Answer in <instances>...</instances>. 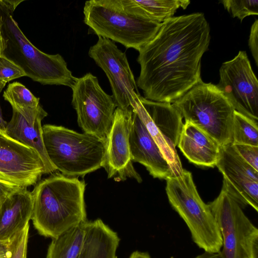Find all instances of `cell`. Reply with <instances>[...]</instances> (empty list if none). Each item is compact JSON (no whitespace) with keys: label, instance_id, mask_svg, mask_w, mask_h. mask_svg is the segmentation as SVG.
Here are the masks:
<instances>
[{"label":"cell","instance_id":"1","mask_svg":"<svg viewBox=\"0 0 258 258\" xmlns=\"http://www.w3.org/2000/svg\"><path fill=\"white\" fill-rule=\"evenodd\" d=\"M210 28L205 15L195 13L170 18L139 51L136 83L144 98L173 103L202 80L201 60L208 49Z\"/></svg>","mask_w":258,"mask_h":258},{"label":"cell","instance_id":"2","mask_svg":"<svg viewBox=\"0 0 258 258\" xmlns=\"http://www.w3.org/2000/svg\"><path fill=\"white\" fill-rule=\"evenodd\" d=\"M85 186V181L78 177L58 173L37 182L31 192V220L40 235L53 239L87 221Z\"/></svg>","mask_w":258,"mask_h":258},{"label":"cell","instance_id":"3","mask_svg":"<svg viewBox=\"0 0 258 258\" xmlns=\"http://www.w3.org/2000/svg\"><path fill=\"white\" fill-rule=\"evenodd\" d=\"M84 23L98 35L139 51L162 23L140 13L133 0H91L84 7Z\"/></svg>","mask_w":258,"mask_h":258},{"label":"cell","instance_id":"4","mask_svg":"<svg viewBox=\"0 0 258 258\" xmlns=\"http://www.w3.org/2000/svg\"><path fill=\"white\" fill-rule=\"evenodd\" d=\"M15 10L6 0H0V23L5 44L2 56L19 66L34 81L72 88L77 78L63 57L45 53L34 46L13 19Z\"/></svg>","mask_w":258,"mask_h":258},{"label":"cell","instance_id":"5","mask_svg":"<svg viewBox=\"0 0 258 258\" xmlns=\"http://www.w3.org/2000/svg\"><path fill=\"white\" fill-rule=\"evenodd\" d=\"M43 142L52 165L63 175L83 176L103 167L107 141L62 126H42Z\"/></svg>","mask_w":258,"mask_h":258},{"label":"cell","instance_id":"6","mask_svg":"<svg viewBox=\"0 0 258 258\" xmlns=\"http://www.w3.org/2000/svg\"><path fill=\"white\" fill-rule=\"evenodd\" d=\"M166 180L169 202L186 224L193 241L204 252H221L219 228L209 205L201 198L191 172L183 169L179 175Z\"/></svg>","mask_w":258,"mask_h":258},{"label":"cell","instance_id":"7","mask_svg":"<svg viewBox=\"0 0 258 258\" xmlns=\"http://www.w3.org/2000/svg\"><path fill=\"white\" fill-rule=\"evenodd\" d=\"M172 104L185 122L201 128L221 147L232 144L235 110L216 85L201 80Z\"/></svg>","mask_w":258,"mask_h":258},{"label":"cell","instance_id":"8","mask_svg":"<svg viewBox=\"0 0 258 258\" xmlns=\"http://www.w3.org/2000/svg\"><path fill=\"white\" fill-rule=\"evenodd\" d=\"M219 228L224 258H258V229L222 186L208 204Z\"/></svg>","mask_w":258,"mask_h":258},{"label":"cell","instance_id":"9","mask_svg":"<svg viewBox=\"0 0 258 258\" xmlns=\"http://www.w3.org/2000/svg\"><path fill=\"white\" fill-rule=\"evenodd\" d=\"M131 107L159 148L173 175L181 174L183 169L175 149L184 124L180 112L172 103L151 101L141 95Z\"/></svg>","mask_w":258,"mask_h":258},{"label":"cell","instance_id":"10","mask_svg":"<svg viewBox=\"0 0 258 258\" xmlns=\"http://www.w3.org/2000/svg\"><path fill=\"white\" fill-rule=\"evenodd\" d=\"M72 89L79 126L85 133L107 141L116 108L112 96L104 92L90 73L77 78Z\"/></svg>","mask_w":258,"mask_h":258},{"label":"cell","instance_id":"11","mask_svg":"<svg viewBox=\"0 0 258 258\" xmlns=\"http://www.w3.org/2000/svg\"><path fill=\"white\" fill-rule=\"evenodd\" d=\"M219 75L216 86L234 109L258 122V81L246 52L223 62Z\"/></svg>","mask_w":258,"mask_h":258},{"label":"cell","instance_id":"12","mask_svg":"<svg viewBox=\"0 0 258 258\" xmlns=\"http://www.w3.org/2000/svg\"><path fill=\"white\" fill-rule=\"evenodd\" d=\"M88 54L108 78L116 107L127 109L141 95L125 53L112 41L98 36Z\"/></svg>","mask_w":258,"mask_h":258},{"label":"cell","instance_id":"13","mask_svg":"<svg viewBox=\"0 0 258 258\" xmlns=\"http://www.w3.org/2000/svg\"><path fill=\"white\" fill-rule=\"evenodd\" d=\"M43 174L36 151L0 132V180L27 188L35 185Z\"/></svg>","mask_w":258,"mask_h":258},{"label":"cell","instance_id":"14","mask_svg":"<svg viewBox=\"0 0 258 258\" xmlns=\"http://www.w3.org/2000/svg\"><path fill=\"white\" fill-rule=\"evenodd\" d=\"M223 176V186L241 206L258 211V171L239 155L232 144L221 147L216 163Z\"/></svg>","mask_w":258,"mask_h":258},{"label":"cell","instance_id":"15","mask_svg":"<svg viewBox=\"0 0 258 258\" xmlns=\"http://www.w3.org/2000/svg\"><path fill=\"white\" fill-rule=\"evenodd\" d=\"M131 123V106L126 110L116 107L107 140L103 168L108 178L114 177L123 180L131 178L141 183L142 178L134 168L131 158L129 143Z\"/></svg>","mask_w":258,"mask_h":258},{"label":"cell","instance_id":"16","mask_svg":"<svg viewBox=\"0 0 258 258\" xmlns=\"http://www.w3.org/2000/svg\"><path fill=\"white\" fill-rule=\"evenodd\" d=\"M129 137L133 162L144 165L154 178L166 179L173 175L168 162L137 113L131 106Z\"/></svg>","mask_w":258,"mask_h":258},{"label":"cell","instance_id":"17","mask_svg":"<svg viewBox=\"0 0 258 258\" xmlns=\"http://www.w3.org/2000/svg\"><path fill=\"white\" fill-rule=\"evenodd\" d=\"M47 113L39 104L30 110L25 115L13 109L12 117L6 126V134L14 140L36 151L44 166V174L56 170L52 165L45 148L41 121Z\"/></svg>","mask_w":258,"mask_h":258},{"label":"cell","instance_id":"18","mask_svg":"<svg viewBox=\"0 0 258 258\" xmlns=\"http://www.w3.org/2000/svg\"><path fill=\"white\" fill-rule=\"evenodd\" d=\"M177 146L188 160L199 166L214 167L221 146L210 136L190 122H185Z\"/></svg>","mask_w":258,"mask_h":258},{"label":"cell","instance_id":"19","mask_svg":"<svg viewBox=\"0 0 258 258\" xmlns=\"http://www.w3.org/2000/svg\"><path fill=\"white\" fill-rule=\"evenodd\" d=\"M33 202L31 192L20 187L10 194L0 209V241L9 242L31 219Z\"/></svg>","mask_w":258,"mask_h":258},{"label":"cell","instance_id":"20","mask_svg":"<svg viewBox=\"0 0 258 258\" xmlns=\"http://www.w3.org/2000/svg\"><path fill=\"white\" fill-rule=\"evenodd\" d=\"M119 242L117 233L100 219L87 221L78 258H117Z\"/></svg>","mask_w":258,"mask_h":258},{"label":"cell","instance_id":"21","mask_svg":"<svg viewBox=\"0 0 258 258\" xmlns=\"http://www.w3.org/2000/svg\"><path fill=\"white\" fill-rule=\"evenodd\" d=\"M87 221L52 239L46 258H78L84 239Z\"/></svg>","mask_w":258,"mask_h":258},{"label":"cell","instance_id":"22","mask_svg":"<svg viewBox=\"0 0 258 258\" xmlns=\"http://www.w3.org/2000/svg\"><path fill=\"white\" fill-rule=\"evenodd\" d=\"M138 10L147 18L163 23L173 16L180 7L185 9L190 4L187 0H133Z\"/></svg>","mask_w":258,"mask_h":258},{"label":"cell","instance_id":"23","mask_svg":"<svg viewBox=\"0 0 258 258\" xmlns=\"http://www.w3.org/2000/svg\"><path fill=\"white\" fill-rule=\"evenodd\" d=\"M257 123L235 110L232 125V144L258 147Z\"/></svg>","mask_w":258,"mask_h":258},{"label":"cell","instance_id":"24","mask_svg":"<svg viewBox=\"0 0 258 258\" xmlns=\"http://www.w3.org/2000/svg\"><path fill=\"white\" fill-rule=\"evenodd\" d=\"M3 97L10 103L12 109L33 108L38 106L39 98L35 96L22 84L15 82L8 85Z\"/></svg>","mask_w":258,"mask_h":258},{"label":"cell","instance_id":"25","mask_svg":"<svg viewBox=\"0 0 258 258\" xmlns=\"http://www.w3.org/2000/svg\"><path fill=\"white\" fill-rule=\"evenodd\" d=\"M233 17H237L241 22L246 17L257 15V0H224L221 2Z\"/></svg>","mask_w":258,"mask_h":258},{"label":"cell","instance_id":"26","mask_svg":"<svg viewBox=\"0 0 258 258\" xmlns=\"http://www.w3.org/2000/svg\"><path fill=\"white\" fill-rule=\"evenodd\" d=\"M29 224L17 233L9 242L10 254L8 258H27Z\"/></svg>","mask_w":258,"mask_h":258},{"label":"cell","instance_id":"27","mask_svg":"<svg viewBox=\"0 0 258 258\" xmlns=\"http://www.w3.org/2000/svg\"><path fill=\"white\" fill-rule=\"evenodd\" d=\"M24 76L26 75L21 68L6 57L0 56V81L7 83Z\"/></svg>","mask_w":258,"mask_h":258},{"label":"cell","instance_id":"28","mask_svg":"<svg viewBox=\"0 0 258 258\" xmlns=\"http://www.w3.org/2000/svg\"><path fill=\"white\" fill-rule=\"evenodd\" d=\"M232 145L243 160L258 171V147L243 144Z\"/></svg>","mask_w":258,"mask_h":258},{"label":"cell","instance_id":"29","mask_svg":"<svg viewBox=\"0 0 258 258\" xmlns=\"http://www.w3.org/2000/svg\"><path fill=\"white\" fill-rule=\"evenodd\" d=\"M248 46L256 65L258 66V20L252 25L248 39Z\"/></svg>","mask_w":258,"mask_h":258},{"label":"cell","instance_id":"30","mask_svg":"<svg viewBox=\"0 0 258 258\" xmlns=\"http://www.w3.org/2000/svg\"><path fill=\"white\" fill-rule=\"evenodd\" d=\"M20 187H21L0 180V209L7 197Z\"/></svg>","mask_w":258,"mask_h":258},{"label":"cell","instance_id":"31","mask_svg":"<svg viewBox=\"0 0 258 258\" xmlns=\"http://www.w3.org/2000/svg\"><path fill=\"white\" fill-rule=\"evenodd\" d=\"M9 254V242L0 241V258H8Z\"/></svg>","mask_w":258,"mask_h":258},{"label":"cell","instance_id":"32","mask_svg":"<svg viewBox=\"0 0 258 258\" xmlns=\"http://www.w3.org/2000/svg\"><path fill=\"white\" fill-rule=\"evenodd\" d=\"M128 258H152L147 252L136 250L133 252Z\"/></svg>","mask_w":258,"mask_h":258},{"label":"cell","instance_id":"33","mask_svg":"<svg viewBox=\"0 0 258 258\" xmlns=\"http://www.w3.org/2000/svg\"><path fill=\"white\" fill-rule=\"evenodd\" d=\"M7 122L3 118L2 114L0 113V132L6 133Z\"/></svg>","mask_w":258,"mask_h":258},{"label":"cell","instance_id":"34","mask_svg":"<svg viewBox=\"0 0 258 258\" xmlns=\"http://www.w3.org/2000/svg\"><path fill=\"white\" fill-rule=\"evenodd\" d=\"M5 48V44H4V40L3 37L2 33V30H1V25L0 23V56H2V53L4 51Z\"/></svg>","mask_w":258,"mask_h":258},{"label":"cell","instance_id":"35","mask_svg":"<svg viewBox=\"0 0 258 258\" xmlns=\"http://www.w3.org/2000/svg\"><path fill=\"white\" fill-rule=\"evenodd\" d=\"M6 83H5L2 81H0V93L2 92V90L4 89V88L5 87V86H6ZM0 113L2 114L1 105H0Z\"/></svg>","mask_w":258,"mask_h":258}]
</instances>
